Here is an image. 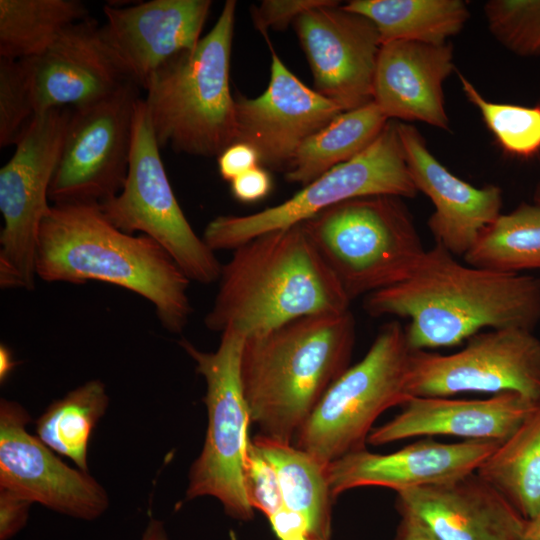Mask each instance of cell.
<instances>
[{
    "label": "cell",
    "mask_w": 540,
    "mask_h": 540,
    "mask_svg": "<svg viewBox=\"0 0 540 540\" xmlns=\"http://www.w3.org/2000/svg\"><path fill=\"white\" fill-rule=\"evenodd\" d=\"M271 49L270 81L258 97L236 99V140L251 145L260 166L285 170L301 145L343 109L306 86Z\"/></svg>",
    "instance_id": "16"
},
{
    "label": "cell",
    "mask_w": 540,
    "mask_h": 540,
    "mask_svg": "<svg viewBox=\"0 0 540 540\" xmlns=\"http://www.w3.org/2000/svg\"><path fill=\"white\" fill-rule=\"evenodd\" d=\"M484 14L492 35L508 50L540 54V0H491Z\"/></svg>",
    "instance_id": "32"
},
{
    "label": "cell",
    "mask_w": 540,
    "mask_h": 540,
    "mask_svg": "<svg viewBox=\"0 0 540 540\" xmlns=\"http://www.w3.org/2000/svg\"><path fill=\"white\" fill-rule=\"evenodd\" d=\"M397 128L412 180L434 205L427 225L435 243L464 257L501 214L502 190L495 185L474 187L458 178L429 151L416 127L397 122Z\"/></svg>",
    "instance_id": "20"
},
{
    "label": "cell",
    "mask_w": 540,
    "mask_h": 540,
    "mask_svg": "<svg viewBox=\"0 0 540 540\" xmlns=\"http://www.w3.org/2000/svg\"><path fill=\"white\" fill-rule=\"evenodd\" d=\"M27 63L36 114L101 100L128 81L105 47L100 26L86 18L68 27Z\"/></svg>",
    "instance_id": "21"
},
{
    "label": "cell",
    "mask_w": 540,
    "mask_h": 540,
    "mask_svg": "<svg viewBox=\"0 0 540 540\" xmlns=\"http://www.w3.org/2000/svg\"><path fill=\"white\" fill-rule=\"evenodd\" d=\"M72 108L35 114L0 169V286L35 287V257L41 224L49 213V190Z\"/></svg>",
    "instance_id": "10"
},
{
    "label": "cell",
    "mask_w": 540,
    "mask_h": 540,
    "mask_svg": "<svg viewBox=\"0 0 540 540\" xmlns=\"http://www.w3.org/2000/svg\"><path fill=\"white\" fill-rule=\"evenodd\" d=\"M300 224L350 301L405 281L426 253L398 196L347 200Z\"/></svg>",
    "instance_id": "6"
},
{
    "label": "cell",
    "mask_w": 540,
    "mask_h": 540,
    "mask_svg": "<svg viewBox=\"0 0 540 540\" xmlns=\"http://www.w3.org/2000/svg\"><path fill=\"white\" fill-rule=\"evenodd\" d=\"M342 7L376 26L381 44L394 41L448 43L470 14L462 0H351Z\"/></svg>",
    "instance_id": "25"
},
{
    "label": "cell",
    "mask_w": 540,
    "mask_h": 540,
    "mask_svg": "<svg viewBox=\"0 0 540 540\" xmlns=\"http://www.w3.org/2000/svg\"><path fill=\"white\" fill-rule=\"evenodd\" d=\"M534 202L540 205V184L535 189Z\"/></svg>",
    "instance_id": "44"
},
{
    "label": "cell",
    "mask_w": 540,
    "mask_h": 540,
    "mask_svg": "<svg viewBox=\"0 0 540 540\" xmlns=\"http://www.w3.org/2000/svg\"><path fill=\"white\" fill-rule=\"evenodd\" d=\"M140 540H169L164 522L156 518L149 519Z\"/></svg>",
    "instance_id": "41"
},
{
    "label": "cell",
    "mask_w": 540,
    "mask_h": 540,
    "mask_svg": "<svg viewBox=\"0 0 540 540\" xmlns=\"http://www.w3.org/2000/svg\"><path fill=\"white\" fill-rule=\"evenodd\" d=\"M293 25L310 65L315 91L343 111L373 101L382 44L371 20L335 1L303 13Z\"/></svg>",
    "instance_id": "15"
},
{
    "label": "cell",
    "mask_w": 540,
    "mask_h": 540,
    "mask_svg": "<svg viewBox=\"0 0 540 540\" xmlns=\"http://www.w3.org/2000/svg\"><path fill=\"white\" fill-rule=\"evenodd\" d=\"M537 402L515 392L486 399L410 397L394 418L372 429L367 443L378 446L435 435L455 436L463 441L503 442Z\"/></svg>",
    "instance_id": "22"
},
{
    "label": "cell",
    "mask_w": 540,
    "mask_h": 540,
    "mask_svg": "<svg viewBox=\"0 0 540 540\" xmlns=\"http://www.w3.org/2000/svg\"><path fill=\"white\" fill-rule=\"evenodd\" d=\"M467 265L502 273L540 269V205L500 214L464 255Z\"/></svg>",
    "instance_id": "30"
},
{
    "label": "cell",
    "mask_w": 540,
    "mask_h": 540,
    "mask_svg": "<svg viewBox=\"0 0 540 540\" xmlns=\"http://www.w3.org/2000/svg\"><path fill=\"white\" fill-rule=\"evenodd\" d=\"M396 509L436 540H521L526 519L491 484L472 472L397 493Z\"/></svg>",
    "instance_id": "18"
},
{
    "label": "cell",
    "mask_w": 540,
    "mask_h": 540,
    "mask_svg": "<svg viewBox=\"0 0 540 540\" xmlns=\"http://www.w3.org/2000/svg\"><path fill=\"white\" fill-rule=\"evenodd\" d=\"M244 340L236 332L224 331L213 352L202 351L186 339L179 342L205 380L203 401L208 417L202 450L189 469L186 498L213 497L228 516L238 521L254 518L243 483L244 461L251 440L250 412L240 377Z\"/></svg>",
    "instance_id": "8"
},
{
    "label": "cell",
    "mask_w": 540,
    "mask_h": 540,
    "mask_svg": "<svg viewBox=\"0 0 540 540\" xmlns=\"http://www.w3.org/2000/svg\"><path fill=\"white\" fill-rule=\"evenodd\" d=\"M99 205L118 229L139 232L158 242L190 281L208 285L219 279L222 265L195 233L175 197L141 98L135 110L125 183L115 197Z\"/></svg>",
    "instance_id": "11"
},
{
    "label": "cell",
    "mask_w": 540,
    "mask_h": 540,
    "mask_svg": "<svg viewBox=\"0 0 540 540\" xmlns=\"http://www.w3.org/2000/svg\"><path fill=\"white\" fill-rule=\"evenodd\" d=\"M86 18L88 9L79 0H0V58L37 57Z\"/></svg>",
    "instance_id": "28"
},
{
    "label": "cell",
    "mask_w": 540,
    "mask_h": 540,
    "mask_svg": "<svg viewBox=\"0 0 540 540\" xmlns=\"http://www.w3.org/2000/svg\"><path fill=\"white\" fill-rule=\"evenodd\" d=\"M211 5L210 0L107 4L100 35L123 76L144 89L166 62L197 45Z\"/></svg>",
    "instance_id": "17"
},
{
    "label": "cell",
    "mask_w": 540,
    "mask_h": 540,
    "mask_svg": "<svg viewBox=\"0 0 540 540\" xmlns=\"http://www.w3.org/2000/svg\"><path fill=\"white\" fill-rule=\"evenodd\" d=\"M476 473L526 519L540 511V400Z\"/></svg>",
    "instance_id": "27"
},
{
    "label": "cell",
    "mask_w": 540,
    "mask_h": 540,
    "mask_svg": "<svg viewBox=\"0 0 540 540\" xmlns=\"http://www.w3.org/2000/svg\"><path fill=\"white\" fill-rule=\"evenodd\" d=\"M243 483L250 506L267 518L284 506L277 473L252 440L245 456Z\"/></svg>",
    "instance_id": "34"
},
{
    "label": "cell",
    "mask_w": 540,
    "mask_h": 540,
    "mask_svg": "<svg viewBox=\"0 0 540 540\" xmlns=\"http://www.w3.org/2000/svg\"><path fill=\"white\" fill-rule=\"evenodd\" d=\"M388 121L374 101L342 112L301 145L285 171V179L306 186L361 153Z\"/></svg>",
    "instance_id": "26"
},
{
    "label": "cell",
    "mask_w": 540,
    "mask_h": 540,
    "mask_svg": "<svg viewBox=\"0 0 540 540\" xmlns=\"http://www.w3.org/2000/svg\"><path fill=\"white\" fill-rule=\"evenodd\" d=\"M27 410L18 402L0 401V488L12 491L57 513L92 521L110 500L88 471L64 463L26 429Z\"/></svg>",
    "instance_id": "14"
},
{
    "label": "cell",
    "mask_w": 540,
    "mask_h": 540,
    "mask_svg": "<svg viewBox=\"0 0 540 540\" xmlns=\"http://www.w3.org/2000/svg\"><path fill=\"white\" fill-rule=\"evenodd\" d=\"M350 310L300 317L245 338L240 377L259 434L293 443L328 388L350 367Z\"/></svg>",
    "instance_id": "4"
},
{
    "label": "cell",
    "mask_w": 540,
    "mask_h": 540,
    "mask_svg": "<svg viewBox=\"0 0 540 540\" xmlns=\"http://www.w3.org/2000/svg\"><path fill=\"white\" fill-rule=\"evenodd\" d=\"M500 443H442L426 437L388 454L364 449L330 462L328 483L334 499L360 487H383L398 493L476 472Z\"/></svg>",
    "instance_id": "19"
},
{
    "label": "cell",
    "mask_w": 540,
    "mask_h": 540,
    "mask_svg": "<svg viewBox=\"0 0 540 540\" xmlns=\"http://www.w3.org/2000/svg\"><path fill=\"white\" fill-rule=\"evenodd\" d=\"M32 504L29 499L0 488V540H9L24 528Z\"/></svg>",
    "instance_id": "36"
},
{
    "label": "cell",
    "mask_w": 540,
    "mask_h": 540,
    "mask_svg": "<svg viewBox=\"0 0 540 540\" xmlns=\"http://www.w3.org/2000/svg\"><path fill=\"white\" fill-rule=\"evenodd\" d=\"M410 354L404 327L396 320L384 324L365 356L328 388L294 445L325 465L367 449L377 418L410 398Z\"/></svg>",
    "instance_id": "7"
},
{
    "label": "cell",
    "mask_w": 540,
    "mask_h": 540,
    "mask_svg": "<svg viewBox=\"0 0 540 540\" xmlns=\"http://www.w3.org/2000/svg\"><path fill=\"white\" fill-rule=\"evenodd\" d=\"M233 251L204 319L208 329L248 338L303 316L349 310L351 301L301 224L261 234Z\"/></svg>",
    "instance_id": "3"
},
{
    "label": "cell",
    "mask_w": 540,
    "mask_h": 540,
    "mask_svg": "<svg viewBox=\"0 0 540 540\" xmlns=\"http://www.w3.org/2000/svg\"><path fill=\"white\" fill-rule=\"evenodd\" d=\"M268 520L279 540H311L308 521L297 511L283 506Z\"/></svg>",
    "instance_id": "39"
},
{
    "label": "cell",
    "mask_w": 540,
    "mask_h": 540,
    "mask_svg": "<svg viewBox=\"0 0 540 540\" xmlns=\"http://www.w3.org/2000/svg\"><path fill=\"white\" fill-rule=\"evenodd\" d=\"M36 275L46 282L101 281L142 296L167 331L179 334L193 312L190 279L151 237L115 227L98 203L51 204L39 232Z\"/></svg>",
    "instance_id": "2"
},
{
    "label": "cell",
    "mask_w": 540,
    "mask_h": 540,
    "mask_svg": "<svg viewBox=\"0 0 540 540\" xmlns=\"http://www.w3.org/2000/svg\"><path fill=\"white\" fill-rule=\"evenodd\" d=\"M11 350L4 344L0 346V381L3 383L14 368Z\"/></svg>",
    "instance_id": "42"
},
{
    "label": "cell",
    "mask_w": 540,
    "mask_h": 540,
    "mask_svg": "<svg viewBox=\"0 0 540 540\" xmlns=\"http://www.w3.org/2000/svg\"><path fill=\"white\" fill-rule=\"evenodd\" d=\"M333 0H264L252 10L255 27L262 33L269 28L285 29L303 13L325 5Z\"/></svg>",
    "instance_id": "35"
},
{
    "label": "cell",
    "mask_w": 540,
    "mask_h": 540,
    "mask_svg": "<svg viewBox=\"0 0 540 540\" xmlns=\"http://www.w3.org/2000/svg\"><path fill=\"white\" fill-rule=\"evenodd\" d=\"M454 70L453 47L394 41L381 45L373 101L389 119L419 121L449 129L443 83Z\"/></svg>",
    "instance_id": "23"
},
{
    "label": "cell",
    "mask_w": 540,
    "mask_h": 540,
    "mask_svg": "<svg viewBox=\"0 0 540 540\" xmlns=\"http://www.w3.org/2000/svg\"><path fill=\"white\" fill-rule=\"evenodd\" d=\"M412 180L397 122L389 120L376 139L354 158L330 169L286 201L249 215H222L202 238L215 252L234 250L253 238L304 222L341 202L371 196L414 198Z\"/></svg>",
    "instance_id": "9"
},
{
    "label": "cell",
    "mask_w": 540,
    "mask_h": 540,
    "mask_svg": "<svg viewBox=\"0 0 540 540\" xmlns=\"http://www.w3.org/2000/svg\"><path fill=\"white\" fill-rule=\"evenodd\" d=\"M230 183L232 195L242 203L260 201L272 189L271 175L262 166H257L243 173Z\"/></svg>",
    "instance_id": "38"
},
{
    "label": "cell",
    "mask_w": 540,
    "mask_h": 540,
    "mask_svg": "<svg viewBox=\"0 0 540 540\" xmlns=\"http://www.w3.org/2000/svg\"><path fill=\"white\" fill-rule=\"evenodd\" d=\"M452 354L411 351L410 397L515 392L540 400V339L521 328L490 329L468 338Z\"/></svg>",
    "instance_id": "13"
},
{
    "label": "cell",
    "mask_w": 540,
    "mask_h": 540,
    "mask_svg": "<svg viewBox=\"0 0 540 540\" xmlns=\"http://www.w3.org/2000/svg\"><path fill=\"white\" fill-rule=\"evenodd\" d=\"M363 306L373 317L409 319L411 351L452 347L485 328L533 331L540 278L463 265L435 243L411 277L366 295Z\"/></svg>",
    "instance_id": "1"
},
{
    "label": "cell",
    "mask_w": 540,
    "mask_h": 540,
    "mask_svg": "<svg viewBox=\"0 0 540 540\" xmlns=\"http://www.w3.org/2000/svg\"><path fill=\"white\" fill-rule=\"evenodd\" d=\"M458 77L465 97L478 109L487 128L506 153L528 159L540 152V106L490 102L464 75L458 73Z\"/></svg>",
    "instance_id": "31"
},
{
    "label": "cell",
    "mask_w": 540,
    "mask_h": 540,
    "mask_svg": "<svg viewBox=\"0 0 540 540\" xmlns=\"http://www.w3.org/2000/svg\"><path fill=\"white\" fill-rule=\"evenodd\" d=\"M393 540H436L416 519L401 516Z\"/></svg>",
    "instance_id": "40"
},
{
    "label": "cell",
    "mask_w": 540,
    "mask_h": 540,
    "mask_svg": "<svg viewBox=\"0 0 540 540\" xmlns=\"http://www.w3.org/2000/svg\"><path fill=\"white\" fill-rule=\"evenodd\" d=\"M35 114L26 61L0 58V147L15 145Z\"/></svg>",
    "instance_id": "33"
},
{
    "label": "cell",
    "mask_w": 540,
    "mask_h": 540,
    "mask_svg": "<svg viewBox=\"0 0 540 540\" xmlns=\"http://www.w3.org/2000/svg\"><path fill=\"white\" fill-rule=\"evenodd\" d=\"M109 396L101 380H90L53 401L35 422L36 436L55 453L88 471L91 434L105 415Z\"/></svg>",
    "instance_id": "29"
},
{
    "label": "cell",
    "mask_w": 540,
    "mask_h": 540,
    "mask_svg": "<svg viewBox=\"0 0 540 540\" xmlns=\"http://www.w3.org/2000/svg\"><path fill=\"white\" fill-rule=\"evenodd\" d=\"M218 170L224 180L232 182L243 173L260 166L257 151L244 142H234L217 157Z\"/></svg>",
    "instance_id": "37"
},
{
    "label": "cell",
    "mask_w": 540,
    "mask_h": 540,
    "mask_svg": "<svg viewBox=\"0 0 540 540\" xmlns=\"http://www.w3.org/2000/svg\"><path fill=\"white\" fill-rule=\"evenodd\" d=\"M252 442L274 467L284 506L307 519L311 540H330L335 499L328 483L327 465L294 443L261 434Z\"/></svg>",
    "instance_id": "24"
},
{
    "label": "cell",
    "mask_w": 540,
    "mask_h": 540,
    "mask_svg": "<svg viewBox=\"0 0 540 540\" xmlns=\"http://www.w3.org/2000/svg\"><path fill=\"white\" fill-rule=\"evenodd\" d=\"M236 7V1H226L197 45L166 62L145 85L143 101L160 148L218 157L235 142L230 59Z\"/></svg>",
    "instance_id": "5"
},
{
    "label": "cell",
    "mask_w": 540,
    "mask_h": 540,
    "mask_svg": "<svg viewBox=\"0 0 540 540\" xmlns=\"http://www.w3.org/2000/svg\"><path fill=\"white\" fill-rule=\"evenodd\" d=\"M139 99V87L127 82L101 100L72 108L49 190L52 204H102L121 191Z\"/></svg>",
    "instance_id": "12"
},
{
    "label": "cell",
    "mask_w": 540,
    "mask_h": 540,
    "mask_svg": "<svg viewBox=\"0 0 540 540\" xmlns=\"http://www.w3.org/2000/svg\"><path fill=\"white\" fill-rule=\"evenodd\" d=\"M521 540H540V511L535 517L526 520Z\"/></svg>",
    "instance_id": "43"
}]
</instances>
